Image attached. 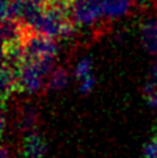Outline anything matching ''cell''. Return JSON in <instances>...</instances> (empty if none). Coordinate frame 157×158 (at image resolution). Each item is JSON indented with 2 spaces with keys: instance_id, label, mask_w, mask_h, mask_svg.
Segmentation results:
<instances>
[{
  "instance_id": "cell-1",
  "label": "cell",
  "mask_w": 157,
  "mask_h": 158,
  "mask_svg": "<svg viewBox=\"0 0 157 158\" xmlns=\"http://www.w3.org/2000/svg\"><path fill=\"white\" fill-rule=\"evenodd\" d=\"M21 50L24 60L38 61L55 59L58 54V44L53 38L37 34L29 29L21 43Z\"/></svg>"
},
{
  "instance_id": "cell-2",
  "label": "cell",
  "mask_w": 157,
  "mask_h": 158,
  "mask_svg": "<svg viewBox=\"0 0 157 158\" xmlns=\"http://www.w3.org/2000/svg\"><path fill=\"white\" fill-rule=\"evenodd\" d=\"M70 15L74 24L80 26H94L104 17L96 0H74Z\"/></svg>"
},
{
  "instance_id": "cell-3",
  "label": "cell",
  "mask_w": 157,
  "mask_h": 158,
  "mask_svg": "<svg viewBox=\"0 0 157 158\" xmlns=\"http://www.w3.org/2000/svg\"><path fill=\"white\" fill-rule=\"evenodd\" d=\"M16 69H17L19 89L26 93H37L43 88L45 76L38 69L34 61L22 60Z\"/></svg>"
},
{
  "instance_id": "cell-4",
  "label": "cell",
  "mask_w": 157,
  "mask_h": 158,
  "mask_svg": "<svg viewBox=\"0 0 157 158\" xmlns=\"http://www.w3.org/2000/svg\"><path fill=\"white\" fill-rule=\"evenodd\" d=\"M47 150V144L43 136L32 131L25 133L21 143V152L26 158H43Z\"/></svg>"
},
{
  "instance_id": "cell-5",
  "label": "cell",
  "mask_w": 157,
  "mask_h": 158,
  "mask_svg": "<svg viewBox=\"0 0 157 158\" xmlns=\"http://www.w3.org/2000/svg\"><path fill=\"white\" fill-rule=\"evenodd\" d=\"M105 19L114 20L126 16L131 9L132 0H96Z\"/></svg>"
},
{
  "instance_id": "cell-6",
  "label": "cell",
  "mask_w": 157,
  "mask_h": 158,
  "mask_svg": "<svg viewBox=\"0 0 157 158\" xmlns=\"http://www.w3.org/2000/svg\"><path fill=\"white\" fill-rule=\"evenodd\" d=\"M140 38L144 48L149 54L157 55V16L144 20L140 27Z\"/></svg>"
},
{
  "instance_id": "cell-7",
  "label": "cell",
  "mask_w": 157,
  "mask_h": 158,
  "mask_svg": "<svg viewBox=\"0 0 157 158\" xmlns=\"http://www.w3.org/2000/svg\"><path fill=\"white\" fill-rule=\"evenodd\" d=\"M38 120V112L37 109L32 105H24L21 106L20 111L16 116V127H17L21 132H32L34 131V127Z\"/></svg>"
},
{
  "instance_id": "cell-8",
  "label": "cell",
  "mask_w": 157,
  "mask_h": 158,
  "mask_svg": "<svg viewBox=\"0 0 157 158\" xmlns=\"http://www.w3.org/2000/svg\"><path fill=\"white\" fill-rule=\"evenodd\" d=\"M15 90H19L17 69L12 65L3 63V68H2V97H3V102H5V99H7Z\"/></svg>"
},
{
  "instance_id": "cell-9",
  "label": "cell",
  "mask_w": 157,
  "mask_h": 158,
  "mask_svg": "<svg viewBox=\"0 0 157 158\" xmlns=\"http://www.w3.org/2000/svg\"><path fill=\"white\" fill-rule=\"evenodd\" d=\"M68 84V72L64 68H57L50 73L47 90H60Z\"/></svg>"
},
{
  "instance_id": "cell-10",
  "label": "cell",
  "mask_w": 157,
  "mask_h": 158,
  "mask_svg": "<svg viewBox=\"0 0 157 158\" xmlns=\"http://www.w3.org/2000/svg\"><path fill=\"white\" fill-rule=\"evenodd\" d=\"M91 71H92V60L89 56L80 59V61L77 63L76 68H75V75L78 80H83L88 76H91Z\"/></svg>"
},
{
  "instance_id": "cell-11",
  "label": "cell",
  "mask_w": 157,
  "mask_h": 158,
  "mask_svg": "<svg viewBox=\"0 0 157 158\" xmlns=\"http://www.w3.org/2000/svg\"><path fill=\"white\" fill-rule=\"evenodd\" d=\"M144 158H157V136L144 146Z\"/></svg>"
},
{
  "instance_id": "cell-12",
  "label": "cell",
  "mask_w": 157,
  "mask_h": 158,
  "mask_svg": "<svg viewBox=\"0 0 157 158\" xmlns=\"http://www.w3.org/2000/svg\"><path fill=\"white\" fill-rule=\"evenodd\" d=\"M94 84H96V78H94L92 75L85 77V78H83V80H80V92L84 93V94L89 93L93 89Z\"/></svg>"
},
{
  "instance_id": "cell-13",
  "label": "cell",
  "mask_w": 157,
  "mask_h": 158,
  "mask_svg": "<svg viewBox=\"0 0 157 158\" xmlns=\"http://www.w3.org/2000/svg\"><path fill=\"white\" fill-rule=\"evenodd\" d=\"M151 75H149V82H152L153 85L157 88V59L155 60V63L152 64V67H151Z\"/></svg>"
},
{
  "instance_id": "cell-14",
  "label": "cell",
  "mask_w": 157,
  "mask_h": 158,
  "mask_svg": "<svg viewBox=\"0 0 157 158\" xmlns=\"http://www.w3.org/2000/svg\"><path fill=\"white\" fill-rule=\"evenodd\" d=\"M145 98H147L148 106L152 107V109H155V110L157 111V90H156V92H153L152 94L145 95Z\"/></svg>"
},
{
  "instance_id": "cell-15",
  "label": "cell",
  "mask_w": 157,
  "mask_h": 158,
  "mask_svg": "<svg viewBox=\"0 0 157 158\" xmlns=\"http://www.w3.org/2000/svg\"><path fill=\"white\" fill-rule=\"evenodd\" d=\"M2 158H12V156H11V150L8 149L7 145H3V148H2Z\"/></svg>"
},
{
  "instance_id": "cell-16",
  "label": "cell",
  "mask_w": 157,
  "mask_h": 158,
  "mask_svg": "<svg viewBox=\"0 0 157 158\" xmlns=\"http://www.w3.org/2000/svg\"><path fill=\"white\" fill-rule=\"evenodd\" d=\"M151 2H152L153 4H157V0H151Z\"/></svg>"
}]
</instances>
